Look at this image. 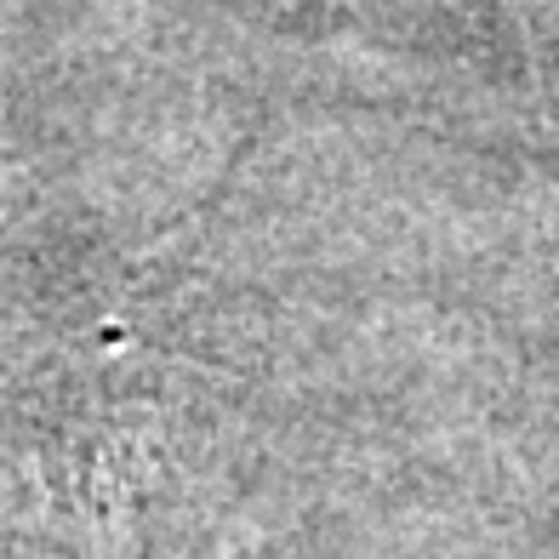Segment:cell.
<instances>
[{"label": "cell", "mask_w": 559, "mask_h": 559, "mask_svg": "<svg viewBox=\"0 0 559 559\" xmlns=\"http://www.w3.org/2000/svg\"><path fill=\"white\" fill-rule=\"evenodd\" d=\"M531 52V81L543 92V109L559 120V0H508Z\"/></svg>", "instance_id": "6da1fadb"}]
</instances>
